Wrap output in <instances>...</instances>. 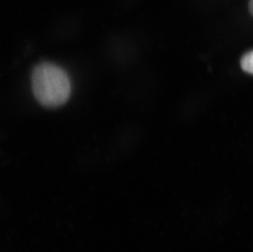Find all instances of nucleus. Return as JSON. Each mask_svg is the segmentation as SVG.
<instances>
[{"label":"nucleus","mask_w":253,"mask_h":252,"mask_svg":"<svg viewBox=\"0 0 253 252\" xmlns=\"http://www.w3.org/2000/svg\"><path fill=\"white\" fill-rule=\"evenodd\" d=\"M31 84L36 99L47 107L64 104L72 90L67 73L61 67L48 62H43L35 67Z\"/></svg>","instance_id":"1"},{"label":"nucleus","mask_w":253,"mask_h":252,"mask_svg":"<svg viewBox=\"0 0 253 252\" xmlns=\"http://www.w3.org/2000/svg\"><path fill=\"white\" fill-rule=\"evenodd\" d=\"M240 65L244 72L253 75V51L247 52L246 54L243 56Z\"/></svg>","instance_id":"2"},{"label":"nucleus","mask_w":253,"mask_h":252,"mask_svg":"<svg viewBox=\"0 0 253 252\" xmlns=\"http://www.w3.org/2000/svg\"><path fill=\"white\" fill-rule=\"evenodd\" d=\"M249 12L251 13L252 16H253V0H250V1H249Z\"/></svg>","instance_id":"3"}]
</instances>
